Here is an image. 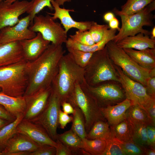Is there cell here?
Returning a JSON list of instances; mask_svg holds the SVG:
<instances>
[{
	"mask_svg": "<svg viewBox=\"0 0 155 155\" xmlns=\"http://www.w3.org/2000/svg\"><path fill=\"white\" fill-rule=\"evenodd\" d=\"M108 54L106 46L94 52L88 65L84 68V78L90 86H94L104 81L119 82L115 67Z\"/></svg>",
	"mask_w": 155,
	"mask_h": 155,
	"instance_id": "4",
	"label": "cell"
},
{
	"mask_svg": "<svg viewBox=\"0 0 155 155\" xmlns=\"http://www.w3.org/2000/svg\"><path fill=\"white\" fill-rule=\"evenodd\" d=\"M116 30L109 29L104 34L102 39L99 42L91 46H87L79 43L71 39L67 38L65 43L67 48L80 50L87 52H94L104 49L107 44L112 41L116 35Z\"/></svg>",
	"mask_w": 155,
	"mask_h": 155,
	"instance_id": "23",
	"label": "cell"
},
{
	"mask_svg": "<svg viewBox=\"0 0 155 155\" xmlns=\"http://www.w3.org/2000/svg\"><path fill=\"white\" fill-rule=\"evenodd\" d=\"M108 25L110 29L116 30L118 31L120 30V28L119 27V21L115 17L113 18L108 22Z\"/></svg>",
	"mask_w": 155,
	"mask_h": 155,
	"instance_id": "47",
	"label": "cell"
},
{
	"mask_svg": "<svg viewBox=\"0 0 155 155\" xmlns=\"http://www.w3.org/2000/svg\"><path fill=\"white\" fill-rule=\"evenodd\" d=\"M73 117L69 116L68 114L60 110L59 115V124L62 129H64L67 124L72 121Z\"/></svg>",
	"mask_w": 155,
	"mask_h": 155,
	"instance_id": "43",
	"label": "cell"
},
{
	"mask_svg": "<svg viewBox=\"0 0 155 155\" xmlns=\"http://www.w3.org/2000/svg\"><path fill=\"white\" fill-rule=\"evenodd\" d=\"M84 68L78 65L69 53L64 55L51 85L52 91L59 99L61 104L68 102L72 96L75 85L85 81Z\"/></svg>",
	"mask_w": 155,
	"mask_h": 155,
	"instance_id": "2",
	"label": "cell"
},
{
	"mask_svg": "<svg viewBox=\"0 0 155 155\" xmlns=\"http://www.w3.org/2000/svg\"><path fill=\"white\" fill-rule=\"evenodd\" d=\"M148 146L142 147V148L144 153V154L147 155H155V148L149 146V148Z\"/></svg>",
	"mask_w": 155,
	"mask_h": 155,
	"instance_id": "48",
	"label": "cell"
},
{
	"mask_svg": "<svg viewBox=\"0 0 155 155\" xmlns=\"http://www.w3.org/2000/svg\"><path fill=\"white\" fill-rule=\"evenodd\" d=\"M82 140L83 142L82 149L90 155H102L106 145L105 140L100 139L89 140L86 138Z\"/></svg>",
	"mask_w": 155,
	"mask_h": 155,
	"instance_id": "32",
	"label": "cell"
},
{
	"mask_svg": "<svg viewBox=\"0 0 155 155\" xmlns=\"http://www.w3.org/2000/svg\"><path fill=\"white\" fill-rule=\"evenodd\" d=\"M111 132L110 136L105 140L106 146L102 155H125L122 142L114 135L111 131Z\"/></svg>",
	"mask_w": 155,
	"mask_h": 155,
	"instance_id": "33",
	"label": "cell"
},
{
	"mask_svg": "<svg viewBox=\"0 0 155 155\" xmlns=\"http://www.w3.org/2000/svg\"><path fill=\"white\" fill-rule=\"evenodd\" d=\"M132 140L141 148L148 146L147 134L146 126L144 125H133Z\"/></svg>",
	"mask_w": 155,
	"mask_h": 155,
	"instance_id": "34",
	"label": "cell"
},
{
	"mask_svg": "<svg viewBox=\"0 0 155 155\" xmlns=\"http://www.w3.org/2000/svg\"><path fill=\"white\" fill-rule=\"evenodd\" d=\"M51 3L54 10V12L53 13H47L52 16V18L54 20L57 19L60 20L61 24L63 25L67 33L72 28H76L81 31L89 30L92 21H75L72 18L69 13L70 11H74L73 9L61 8L55 0H52Z\"/></svg>",
	"mask_w": 155,
	"mask_h": 155,
	"instance_id": "17",
	"label": "cell"
},
{
	"mask_svg": "<svg viewBox=\"0 0 155 155\" xmlns=\"http://www.w3.org/2000/svg\"><path fill=\"white\" fill-rule=\"evenodd\" d=\"M132 104L126 98L116 105H108L100 108L104 118L111 126L117 125L126 118V112Z\"/></svg>",
	"mask_w": 155,
	"mask_h": 155,
	"instance_id": "19",
	"label": "cell"
},
{
	"mask_svg": "<svg viewBox=\"0 0 155 155\" xmlns=\"http://www.w3.org/2000/svg\"><path fill=\"white\" fill-rule=\"evenodd\" d=\"M61 106L59 99L52 90L44 110L38 116L30 121L41 125L50 137L55 141L57 140L58 134L57 129L59 125V115L61 110Z\"/></svg>",
	"mask_w": 155,
	"mask_h": 155,
	"instance_id": "10",
	"label": "cell"
},
{
	"mask_svg": "<svg viewBox=\"0 0 155 155\" xmlns=\"http://www.w3.org/2000/svg\"><path fill=\"white\" fill-rule=\"evenodd\" d=\"M0 155H3V154L2 152H0Z\"/></svg>",
	"mask_w": 155,
	"mask_h": 155,
	"instance_id": "54",
	"label": "cell"
},
{
	"mask_svg": "<svg viewBox=\"0 0 155 155\" xmlns=\"http://www.w3.org/2000/svg\"><path fill=\"white\" fill-rule=\"evenodd\" d=\"M65 52L62 45L51 43L37 59L27 61L28 84L24 97L51 86Z\"/></svg>",
	"mask_w": 155,
	"mask_h": 155,
	"instance_id": "1",
	"label": "cell"
},
{
	"mask_svg": "<svg viewBox=\"0 0 155 155\" xmlns=\"http://www.w3.org/2000/svg\"><path fill=\"white\" fill-rule=\"evenodd\" d=\"M155 9V0L141 11L128 15H120L122 25L119 32L112 40L115 43L128 36L141 33L149 35L150 32L144 29V26H153L154 16L152 13Z\"/></svg>",
	"mask_w": 155,
	"mask_h": 155,
	"instance_id": "5",
	"label": "cell"
},
{
	"mask_svg": "<svg viewBox=\"0 0 155 155\" xmlns=\"http://www.w3.org/2000/svg\"><path fill=\"white\" fill-rule=\"evenodd\" d=\"M105 46L113 63L122 69L123 71L131 79L146 86L151 70H148L139 65L113 41L108 42Z\"/></svg>",
	"mask_w": 155,
	"mask_h": 155,
	"instance_id": "6",
	"label": "cell"
},
{
	"mask_svg": "<svg viewBox=\"0 0 155 155\" xmlns=\"http://www.w3.org/2000/svg\"><path fill=\"white\" fill-rule=\"evenodd\" d=\"M68 102L73 108L76 106L81 110L84 118L87 133L96 122L106 121L97 101L79 83L76 84L73 94Z\"/></svg>",
	"mask_w": 155,
	"mask_h": 155,
	"instance_id": "7",
	"label": "cell"
},
{
	"mask_svg": "<svg viewBox=\"0 0 155 155\" xmlns=\"http://www.w3.org/2000/svg\"><path fill=\"white\" fill-rule=\"evenodd\" d=\"M63 111L68 114H73L74 112V109L72 105L69 102H64L61 104Z\"/></svg>",
	"mask_w": 155,
	"mask_h": 155,
	"instance_id": "46",
	"label": "cell"
},
{
	"mask_svg": "<svg viewBox=\"0 0 155 155\" xmlns=\"http://www.w3.org/2000/svg\"><path fill=\"white\" fill-rule=\"evenodd\" d=\"M73 40L80 44L87 46H91L95 43L88 30H78L69 37Z\"/></svg>",
	"mask_w": 155,
	"mask_h": 155,
	"instance_id": "38",
	"label": "cell"
},
{
	"mask_svg": "<svg viewBox=\"0 0 155 155\" xmlns=\"http://www.w3.org/2000/svg\"><path fill=\"white\" fill-rule=\"evenodd\" d=\"M80 85L95 98L100 107L103 104L108 105L110 102L121 100L124 98L121 89L113 84H98L90 86L85 81Z\"/></svg>",
	"mask_w": 155,
	"mask_h": 155,
	"instance_id": "13",
	"label": "cell"
},
{
	"mask_svg": "<svg viewBox=\"0 0 155 155\" xmlns=\"http://www.w3.org/2000/svg\"><path fill=\"white\" fill-rule=\"evenodd\" d=\"M57 145L56 148L55 155H73L72 151L68 147L58 139L56 141Z\"/></svg>",
	"mask_w": 155,
	"mask_h": 155,
	"instance_id": "41",
	"label": "cell"
},
{
	"mask_svg": "<svg viewBox=\"0 0 155 155\" xmlns=\"http://www.w3.org/2000/svg\"><path fill=\"white\" fill-rule=\"evenodd\" d=\"M55 146L44 145H41L36 150L30 152L29 155H55Z\"/></svg>",
	"mask_w": 155,
	"mask_h": 155,
	"instance_id": "40",
	"label": "cell"
},
{
	"mask_svg": "<svg viewBox=\"0 0 155 155\" xmlns=\"http://www.w3.org/2000/svg\"><path fill=\"white\" fill-rule=\"evenodd\" d=\"M23 117L24 115L18 116L14 121L6 125L0 130V152H2L9 140L17 133V126Z\"/></svg>",
	"mask_w": 155,
	"mask_h": 155,
	"instance_id": "30",
	"label": "cell"
},
{
	"mask_svg": "<svg viewBox=\"0 0 155 155\" xmlns=\"http://www.w3.org/2000/svg\"><path fill=\"white\" fill-rule=\"evenodd\" d=\"M52 0H32V3L26 13L30 17V24L33 23L34 18L43 9L47 7L51 11L54 10L51 4Z\"/></svg>",
	"mask_w": 155,
	"mask_h": 155,
	"instance_id": "35",
	"label": "cell"
},
{
	"mask_svg": "<svg viewBox=\"0 0 155 155\" xmlns=\"http://www.w3.org/2000/svg\"><path fill=\"white\" fill-rule=\"evenodd\" d=\"M109 124L105 121L100 120L95 122L87 133L86 138L89 140L100 139L106 140L111 135Z\"/></svg>",
	"mask_w": 155,
	"mask_h": 155,
	"instance_id": "29",
	"label": "cell"
},
{
	"mask_svg": "<svg viewBox=\"0 0 155 155\" xmlns=\"http://www.w3.org/2000/svg\"><path fill=\"white\" fill-rule=\"evenodd\" d=\"M30 19L29 15L20 19L16 24L0 29V43L20 41L34 37L36 32L29 28Z\"/></svg>",
	"mask_w": 155,
	"mask_h": 155,
	"instance_id": "11",
	"label": "cell"
},
{
	"mask_svg": "<svg viewBox=\"0 0 155 155\" xmlns=\"http://www.w3.org/2000/svg\"><path fill=\"white\" fill-rule=\"evenodd\" d=\"M17 132L27 136L40 146L48 145L56 146L57 143L40 125L23 119L17 127Z\"/></svg>",
	"mask_w": 155,
	"mask_h": 155,
	"instance_id": "15",
	"label": "cell"
},
{
	"mask_svg": "<svg viewBox=\"0 0 155 155\" xmlns=\"http://www.w3.org/2000/svg\"><path fill=\"white\" fill-rule=\"evenodd\" d=\"M75 63L80 67L84 68L89 63L94 52L67 48Z\"/></svg>",
	"mask_w": 155,
	"mask_h": 155,
	"instance_id": "36",
	"label": "cell"
},
{
	"mask_svg": "<svg viewBox=\"0 0 155 155\" xmlns=\"http://www.w3.org/2000/svg\"><path fill=\"white\" fill-rule=\"evenodd\" d=\"M109 28L107 24H100L96 22L92 21L88 31L95 42L96 43L102 40L106 31Z\"/></svg>",
	"mask_w": 155,
	"mask_h": 155,
	"instance_id": "37",
	"label": "cell"
},
{
	"mask_svg": "<svg viewBox=\"0 0 155 155\" xmlns=\"http://www.w3.org/2000/svg\"><path fill=\"white\" fill-rule=\"evenodd\" d=\"M148 93L153 97H155V76H150L145 87Z\"/></svg>",
	"mask_w": 155,
	"mask_h": 155,
	"instance_id": "44",
	"label": "cell"
},
{
	"mask_svg": "<svg viewBox=\"0 0 155 155\" xmlns=\"http://www.w3.org/2000/svg\"><path fill=\"white\" fill-rule=\"evenodd\" d=\"M126 118L133 125H152L146 111L137 105H132L128 109L126 112Z\"/></svg>",
	"mask_w": 155,
	"mask_h": 155,
	"instance_id": "27",
	"label": "cell"
},
{
	"mask_svg": "<svg viewBox=\"0 0 155 155\" xmlns=\"http://www.w3.org/2000/svg\"><path fill=\"white\" fill-rule=\"evenodd\" d=\"M29 28L33 32L40 33L45 40L53 44L62 45L67 39V33L61 24L55 22L48 13L45 16L36 15Z\"/></svg>",
	"mask_w": 155,
	"mask_h": 155,
	"instance_id": "9",
	"label": "cell"
},
{
	"mask_svg": "<svg viewBox=\"0 0 155 155\" xmlns=\"http://www.w3.org/2000/svg\"><path fill=\"white\" fill-rule=\"evenodd\" d=\"M3 1V0H0V3Z\"/></svg>",
	"mask_w": 155,
	"mask_h": 155,
	"instance_id": "55",
	"label": "cell"
},
{
	"mask_svg": "<svg viewBox=\"0 0 155 155\" xmlns=\"http://www.w3.org/2000/svg\"><path fill=\"white\" fill-rule=\"evenodd\" d=\"M114 67L126 98L131 101L133 105L141 107L147 112L152 104L155 102V98L148 93L142 84L129 78L119 67L116 65Z\"/></svg>",
	"mask_w": 155,
	"mask_h": 155,
	"instance_id": "8",
	"label": "cell"
},
{
	"mask_svg": "<svg viewBox=\"0 0 155 155\" xmlns=\"http://www.w3.org/2000/svg\"><path fill=\"white\" fill-rule=\"evenodd\" d=\"M150 38L154 40H155V27H153L151 32L150 33Z\"/></svg>",
	"mask_w": 155,
	"mask_h": 155,
	"instance_id": "51",
	"label": "cell"
},
{
	"mask_svg": "<svg viewBox=\"0 0 155 155\" xmlns=\"http://www.w3.org/2000/svg\"><path fill=\"white\" fill-rule=\"evenodd\" d=\"M11 122L0 117V130L4 126Z\"/></svg>",
	"mask_w": 155,
	"mask_h": 155,
	"instance_id": "50",
	"label": "cell"
},
{
	"mask_svg": "<svg viewBox=\"0 0 155 155\" xmlns=\"http://www.w3.org/2000/svg\"><path fill=\"white\" fill-rule=\"evenodd\" d=\"M137 63L142 67L151 70L155 68V49L142 50L131 49H123Z\"/></svg>",
	"mask_w": 155,
	"mask_h": 155,
	"instance_id": "22",
	"label": "cell"
},
{
	"mask_svg": "<svg viewBox=\"0 0 155 155\" xmlns=\"http://www.w3.org/2000/svg\"><path fill=\"white\" fill-rule=\"evenodd\" d=\"M114 135L121 142L132 140L133 131L132 124L127 118L111 127Z\"/></svg>",
	"mask_w": 155,
	"mask_h": 155,
	"instance_id": "26",
	"label": "cell"
},
{
	"mask_svg": "<svg viewBox=\"0 0 155 155\" xmlns=\"http://www.w3.org/2000/svg\"><path fill=\"white\" fill-rule=\"evenodd\" d=\"M71 1V0H56V1L59 5H63L65 2L66 1Z\"/></svg>",
	"mask_w": 155,
	"mask_h": 155,
	"instance_id": "52",
	"label": "cell"
},
{
	"mask_svg": "<svg viewBox=\"0 0 155 155\" xmlns=\"http://www.w3.org/2000/svg\"><path fill=\"white\" fill-rule=\"evenodd\" d=\"M0 104L16 117L19 115H24L26 108V101L24 97H12L1 92H0Z\"/></svg>",
	"mask_w": 155,
	"mask_h": 155,
	"instance_id": "24",
	"label": "cell"
},
{
	"mask_svg": "<svg viewBox=\"0 0 155 155\" xmlns=\"http://www.w3.org/2000/svg\"><path fill=\"white\" fill-rule=\"evenodd\" d=\"M0 117L12 122L14 121L16 117L10 114L4 107L0 104Z\"/></svg>",
	"mask_w": 155,
	"mask_h": 155,
	"instance_id": "45",
	"label": "cell"
},
{
	"mask_svg": "<svg viewBox=\"0 0 155 155\" xmlns=\"http://www.w3.org/2000/svg\"><path fill=\"white\" fill-rule=\"evenodd\" d=\"M17 0H5V1L8 3H12Z\"/></svg>",
	"mask_w": 155,
	"mask_h": 155,
	"instance_id": "53",
	"label": "cell"
},
{
	"mask_svg": "<svg viewBox=\"0 0 155 155\" xmlns=\"http://www.w3.org/2000/svg\"><path fill=\"white\" fill-rule=\"evenodd\" d=\"M154 0H127L121 7L120 10L115 8L113 11L117 16L131 15L141 11Z\"/></svg>",
	"mask_w": 155,
	"mask_h": 155,
	"instance_id": "28",
	"label": "cell"
},
{
	"mask_svg": "<svg viewBox=\"0 0 155 155\" xmlns=\"http://www.w3.org/2000/svg\"><path fill=\"white\" fill-rule=\"evenodd\" d=\"M57 139L70 148L73 155L84 154L82 139L71 129L62 134H57Z\"/></svg>",
	"mask_w": 155,
	"mask_h": 155,
	"instance_id": "25",
	"label": "cell"
},
{
	"mask_svg": "<svg viewBox=\"0 0 155 155\" xmlns=\"http://www.w3.org/2000/svg\"><path fill=\"white\" fill-rule=\"evenodd\" d=\"M72 124L71 129L82 140L86 138L87 133L85 127V121L83 114L78 106L73 107Z\"/></svg>",
	"mask_w": 155,
	"mask_h": 155,
	"instance_id": "31",
	"label": "cell"
},
{
	"mask_svg": "<svg viewBox=\"0 0 155 155\" xmlns=\"http://www.w3.org/2000/svg\"><path fill=\"white\" fill-rule=\"evenodd\" d=\"M122 143L125 155H144L142 148L135 144L132 140Z\"/></svg>",
	"mask_w": 155,
	"mask_h": 155,
	"instance_id": "39",
	"label": "cell"
},
{
	"mask_svg": "<svg viewBox=\"0 0 155 155\" xmlns=\"http://www.w3.org/2000/svg\"><path fill=\"white\" fill-rule=\"evenodd\" d=\"M32 3L24 0L8 3L3 0L0 3V29L13 26L19 21V17L26 12Z\"/></svg>",
	"mask_w": 155,
	"mask_h": 155,
	"instance_id": "12",
	"label": "cell"
},
{
	"mask_svg": "<svg viewBox=\"0 0 155 155\" xmlns=\"http://www.w3.org/2000/svg\"><path fill=\"white\" fill-rule=\"evenodd\" d=\"M25 60L20 41L0 43V67Z\"/></svg>",
	"mask_w": 155,
	"mask_h": 155,
	"instance_id": "20",
	"label": "cell"
},
{
	"mask_svg": "<svg viewBox=\"0 0 155 155\" xmlns=\"http://www.w3.org/2000/svg\"><path fill=\"white\" fill-rule=\"evenodd\" d=\"M51 92V86L24 97L26 108L23 119L30 121L38 116L45 108Z\"/></svg>",
	"mask_w": 155,
	"mask_h": 155,
	"instance_id": "14",
	"label": "cell"
},
{
	"mask_svg": "<svg viewBox=\"0 0 155 155\" xmlns=\"http://www.w3.org/2000/svg\"><path fill=\"white\" fill-rule=\"evenodd\" d=\"M148 146L155 148V128L151 125L146 126Z\"/></svg>",
	"mask_w": 155,
	"mask_h": 155,
	"instance_id": "42",
	"label": "cell"
},
{
	"mask_svg": "<svg viewBox=\"0 0 155 155\" xmlns=\"http://www.w3.org/2000/svg\"><path fill=\"white\" fill-rule=\"evenodd\" d=\"M114 17L115 15L113 13L108 12L104 14L103 18L105 21L108 22Z\"/></svg>",
	"mask_w": 155,
	"mask_h": 155,
	"instance_id": "49",
	"label": "cell"
},
{
	"mask_svg": "<svg viewBox=\"0 0 155 155\" xmlns=\"http://www.w3.org/2000/svg\"><path fill=\"white\" fill-rule=\"evenodd\" d=\"M40 146L26 135L17 132L8 141L3 155H29Z\"/></svg>",
	"mask_w": 155,
	"mask_h": 155,
	"instance_id": "16",
	"label": "cell"
},
{
	"mask_svg": "<svg viewBox=\"0 0 155 155\" xmlns=\"http://www.w3.org/2000/svg\"><path fill=\"white\" fill-rule=\"evenodd\" d=\"M20 42L24 59L28 61L38 57L47 48L50 43L45 40L38 32L34 37Z\"/></svg>",
	"mask_w": 155,
	"mask_h": 155,
	"instance_id": "18",
	"label": "cell"
},
{
	"mask_svg": "<svg viewBox=\"0 0 155 155\" xmlns=\"http://www.w3.org/2000/svg\"><path fill=\"white\" fill-rule=\"evenodd\" d=\"M27 61L0 67L1 92L10 96L23 97L28 86Z\"/></svg>",
	"mask_w": 155,
	"mask_h": 155,
	"instance_id": "3",
	"label": "cell"
},
{
	"mask_svg": "<svg viewBox=\"0 0 155 155\" xmlns=\"http://www.w3.org/2000/svg\"><path fill=\"white\" fill-rule=\"evenodd\" d=\"M116 43L123 49H131L142 50L148 48H154L155 40L151 38L149 35L140 33L133 36H127Z\"/></svg>",
	"mask_w": 155,
	"mask_h": 155,
	"instance_id": "21",
	"label": "cell"
}]
</instances>
